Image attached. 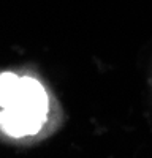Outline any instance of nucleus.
Wrapping results in <instances>:
<instances>
[{
  "label": "nucleus",
  "instance_id": "obj_1",
  "mask_svg": "<svg viewBox=\"0 0 152 158\" xmlns=\"http://www.w3.org/2000/svg\"><path fill=\"white\" fill-rule=\"evenodd\" d=\"M21 89V77L15 73L0 74V106L3 109L11 108L16 103Z\"/></svg>",
  "mask_w": 152,
  "mask_h": 158
},
{
  "label": "nucleus",
  "instance_id": "obj_2",
  "mask_svg": "<svg viewBox=\"0 0 152 158\" xmlns=\"http://www.w3.org/2000/svg\"><path fill=\"white\" fill-rule=\"evenodd\" d=\"M0 128H2L6 135L13 138H19L27 135L25 133V125L21 112L15 108H10L0 112Z\"/></svg>",
  "mask_w": 152,
  "mask_h": 158
}]
</instances>
